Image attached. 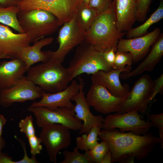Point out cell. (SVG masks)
Wrapping results in <instances>:
<instances>
[{"label":"cell","instance_id":"cell-5","mask_svg":"<svg viewBox=\"0 0 163 163\" xmlns=\"http://www.w3.org/2000/svg\"><path fill=\"white\" fill-rule=\"evenodd\" d=\"M103 52L85 41L78 45L67 68L72 80L83 73L92 75L100 70L113 69L104 60Z\"/></svg>","mask_w":163,"mask_h":163},{"label":"cell","instance_id":"cell-19","mask_svg":"<svg viewBox=\"0 0 163 163\" xmlns=\"http://www.w3.org/2000/svg\"><path fill=\"white\" fill-rule=\"evenodd\" d=\"M112 7L118 29L124 32L132 28L136 21V0H113Z\"/></svg>","mask_w":163,"mask_h":163},{"label":"cell","instance_id":"cell-32","mask_svg":"<svg viewBox=\"0 0 163 163\" xmlns=\"http://www.w3.org/2000/svg\"><path fill=\"white\" fill-rule=\"evenodd\" d=\"M148 117L152 126L158 130L161 149L163 148V113L149 115Z\"/></svg>","mask_w":163,"mask_h":163},{"label":"cell","instance_id":"cell-15","mask_svg":"<svg viewBox=\"0 0 163 163\" xmlns=\"http://www.w3.org/2000/svg\"><path fill=\"white\" fill-rule=\"evenodd\" d=\"M79 80L81 85L80 90L72 97V101L75 103L74 109L75 117L83 122L79 134H87L94 126L102 128L104 118L101 115L95 116L91 112L83 91V80L80 77Z\"/></svg>","mask_w":163,"mask_h":163},{"label":"cell","instance_id":"cell-36","mask_svg":"<svg viewBox=\"0 0 163 163\" xmlns=\"http://www.w3.org/2000/svg\"><path fill=\"white\" fill-rule=\"evenodd\" d=\"M154 82V84L150 99L151 101L158 93H161L163 90V74L162 73Z\"/></svg>","mask_w":163,"mask_h":163},{"label":"cell","instance_id":"cell-9","mask_svg":"<svg viewBox=\"0 0 163 163\" xmlns=\"http://www.w3.org/2000/svg\"><path fill=\"white\" fill-rule=\"evenodd\" d=\"M154 84V81L149 75H142L129 91L117 113H122L134 111L141 113H145L151 101Z\"/></svg>","mask_w":163,"mask_h":163},{"label":"cell","instance_id":"cell-27","mask_svg":"<svg viewBox=\"0 0 163 163\" xmlns=\"http://www.w3.org/2000/svg\"><path fill=\"white\" fill-rule=\"evenodd\" d=\"M78 149L75 147L72 151H64L62 154L64 160L60 163H91L85 152L82 154L79 151Z\"/></svg>","mask_w":163,"mask_h":163},{"label":"cell","instance_id":"cell-37","mask_svg":"<svg viewBox=\"0 0 163 163\" xmlns=\"http://www.w3.org/2000/svg\"><path fill=\"white\" fill-rule=\"evenodd\" d=\"M18 141L21 145L24 150V155L23 158L21 160L15 161L14 163H38L36 158H29L27 154L26 148L25 143L21 139H18Z\"/></svg>","mask_w":163,"mask_h":163},{"label":"cell","instance_id":"cell-28","mask_svg":"<svg viewBox=\"0 0 163 163\" xmlns=\"http://www.w3.org/2000/svg\"><path fill=\"white\" fill-rule=\"evenodd\" d=\"M109 150L105 142L102 141L98 143L93 148L85 151L91 163H101L104 155Z\"/></svg>","mask_w":163,"mask_h":163},{"label":"cell","instance_id":"cell-8","mask_svg":"<svg viewBox=\"0 0 163 163\" xmlns=\"http://www.w3.org/2000/svg\"><path fill=\"white\" fill-rule=\"evenodd\" d=\"M27 110L33 113L37 125L40 128L50 124H59L73 131L81 128L82 121L76 118L74 110L66 107H59L51 110L41 106H30Z\"/></svg>","mask_w":163,"mask_h":163},{"label":"cell","instance_id":"cell-11","mask_svg":"<svg viewBox=\"0 0 163 163\" xmlns=\"http://www.w3.org/2000/svg\"><path fill=\"white\" fill-rule=\"evenodd\" d=\"M42 129L39 137L46 147L50 161L56 163L59 152L70 145V129L59 124H48Z\"/></svg>","mask_w":163,"mask_h":163},{"label":"cell","instance_id":"cell-35","mask_svg":"<svg viewBox=\"0 0 163 163\" xmlns=\"http://www.w3.org/2000/svg\"><path fill=\"white\" fill-rule=\"evenodd\" d=\"M116 51L117 47H113L106 49L103 52L104 60L107 64L112 68L114 63Z\"/></svg>","mask_w":163,"mask_h":163},{"label":"cell","instance_id":"cell-25","mask_svg":"<svg viewBox=\"0 0 163 163\" xmlns=\"http://www.w3.org/2000/svg\"><path fill=\"white\" fill-rule=\"evenodd\" d=\"M75 14L79 24L86 32L99 14L88 5L81 1Z\"/></svg>","mask_w":163,"mask_h":163},{"label":"cell","instance_id":"cell-43","mask_svg":"<svg viewBox=\"0 0 163 163\" xmlns=\"http://www.w3.org/2000/svg\"><path fill=\"white\" fill-rule=\"evenodd\" d=\"M90 0H81L82 2L87 5H88Z\"/></svg>","mask_w":163,"mask_h":163},{"label":"cell","instance_id":"cell-14","mask_svg":"<svg viewBox=\"0 0 163 163\" xmlns=\"http://www.w3.org/2000/svg\"><path fill=\"white\" fill-rule=\"evenodd\" d=\"M160 34V29L157 27L151 32L140 37L128 39L121 38L117 44V51L129 53L133 63H137L145 57Z\"/></svg>","mask_w":163,"mask_h":163},{"label":"cell","instance_id":"cell-24","mask_svg":"<svg viewBox=\"0 0 163 163\" xmlns=\"http://www.w3.org/2000/svg\"><path fill=\"white\" fill-rule=\"evenodd\" d=\"M20 10L17 5L0 7V23L12 28L19 33H25L17 18V14Z\"/></svg>","mask_w":163,"mask_h":163},{"label":"cell","instance_id":"cell-42","mask_svg":"<svg viewBox=\"0 0 163 163\" xmlns=\"http://www.w3.org/2000/svg\"><path fill=\"white\" fill-rule=\"evenodd\" d=\"M5 140L2 137H0V154L1 153L2 149L6 145Z\"/></svg>","mask_w":163,"mask_h":163},{"label":"cell","instance_id":"cell-3","mask_svg":"<svg viewBox=\"0 0 163 163\" xmlns=\"http://www.w3.org/2000/svg\"><path fill=\"white\" fill-rule=\"evenodd\" d=\"M124 32L118 28L112 7L99 14L86 32L85 41L94 46L103 52L105 50L117 47Z\"/></svg>","mask_w":163,"mask_h":163},{"label":"cell","instance_id":"cell-26","mask_svg":"<svg viewBox=\"0 0 163 163\" xmlns=\"http://www.w3.org/2000/svg\"><path fill=\"white\" fill-rule=\"evenodd\" d=\"M101 128L94 126L88 134L84 133L76 138V147L81 150L87 151L94 147L98 143V134Z\"/></svg>","mask_w":163,"mask_h":163},{"label":"cell","instance_id":"cell-7","mask_svg":"<svg viewBox=\"0 0 163 163\" xmlns=\"http://www.w3.org/2000/svg\"><path fill=\"white\" fill-rule=\"evenodd\" d=\"M81 0H19L20 11L35 9L48 11L56 16L60 26L70 20L75 14Z\"/></svg>","mask_w":163,"mask_h":163},{"label":"cell","instance_id":"cell-39","mask_svg":"<svg viewBox=\"0 0 163 163\" xmlns=\"http://www.w3.org/2000/svg\"><path fill=\"white\" fill-rule=\"evenodd\" d=\"M11 157L4 153L0 154V163H14Z\"/></svg>","mask_w":163,"mask_h":163},{"label":"cell","instance_id":"cell-29","mask_svg":"<svg viewBox=\"0 0 163 163\" xmlns=\"http://www.w3.org/2000/svg\"><path fill=\"white\" fill-rule=\"evenodd\" d=\"M133 63V59L129 53L117 51L112 68L114 69H123L126 65L131 66Z\"/></svg>","mask_w":163,"mask_h":163},{"label":"cell","instance_id":"cell-30","mask_svg":"<svg viewBox=\"0 0 163 163\" xmlns=\"http://www.w3.org/2000/svg\"><path fill=\"white\" fill-rule=\"evenodd\" d=\"M33 121L32 117L30 115L21 119L19 122L18 127L20 131L24 133L27 138L36 135Z\"/></svg>","mask_w":163,"mask_h":163},{"label":"cell","instance_id":"cell-16","mask_svg":"<svg viewBox=\"0 0 163 163\" xmlns=\"http://www.w3.org/2000/svg\"><path fill=\"white\" fill-rule=\"evenodd\" d=\"M80 84L75 80L65 89L55 93H48L43 91L41 99L38 101L33 102L30 106H41L53 110L59 107H66L74 110L75 105L72 98L80 89Z\"/></svg>","mask_w":163,"mask_h":163},{"label":"cell","instance_id":"cell-40","mask_svg":"<svg viewBox=\"0 0 163 163\" xmlns=\"http://www.w3.org/2000/svg\"><path fill=\"white\" fill-rule=\"evenodd\" d=\"M112 163V155L110 150L104 155L101 163Z\"/></svg>","mask_w":163,"mask_h":163},{"label":"cell","instance_id":"cell-12","mask_svg":"<svg viewBox=\"0 0 163 163\" xmlns=\"http://www.w3.org/2000/svg\"><path fill=\"white\" fill-rule=\"evenodd\" d=\"M152 126L150 122L142 120L139 113L134 111L108 115L104 118L102 128H118L121 132L129 131L142 135L148 133Z\"/></svg>","mask_w":163,"mask_h":163},{"label":"cell","instance_id":"cell-2","mask_svg":"<svg viewBox=\"0 0 163 163\" xmlns=\"http://www.w3.org/2000/svg\"><path fill=\"white\" fill-rule=\"evenodd\" d=\"M26 77L44 91L51 93L65 89L72 80L67 68L51 59L30 67Z\"/></svg>","mask_w":163,"mask_h":163},{"label":"cell","instance_id":"cell-38","mask_svg":"<svg viewBox=\"0 0 163 163\" xmlns=\"http://www.w3.org/2000/svg\"><path fill=\"white\" fill-rule=\"evenodd\" d=\"M19 0H0V7H6L17 5Z\"/></svg>","mask_w":163,"mask_h":163},{"label":"cell","instance_id":"cell-33","mask_svg":"<svg viewBox=\"0 0 163 163\" xmlns=\"http://www.w3.org/2000/svg\"><path fill=\"white\" fill-rule=\"evenodd\" d=\"M113 1V0H90L88 6L99 14L110 8Z\"/></svg>","mask_w":163,"mask_h":163},{"label":"cell","instance_id":"cell-41","mask_svg":"<svg viewBox=\"0 0 163 163\" xmlns=\"http://www.w3.org/2000/svg\"><path fill=\"white\" fill-rule=\"evenodd\" d=\"M7 120L4 117V116L0 114V137H2V129L3 126L6 123Z\"/></svg>","mask_w":163,"mask_h":163},{"label":"cell","instance_id":"cell-10","mask_svg":"<svg viewBox=\"0 0 163 163\" xmlns=\"http://www.w3.org/2000/svg\"><path fill=\"white\" fill-rule=\"evenodd\" d=\"M44 91L24 76L9 88L0 89V105L8 108L16 102H24L41 98Z\"/></svg>","mask_w":163,"mask_h":163},{"label":"cell","instance_id":"cell-18","mask_svg":"<svg viewBox=\"0 0 163 163\" xmlns=\"http://www.w3.org/2000/svg\"><path fill=\"white\" fill-rule=\"evenodd\" d=\"M131 66H127L123 69H113L108 72L99 71L92 75V83L101 85L105 87L112 94L118 97H125L129 91L127 84L122 85L120 80V75L123 72L130 71Z\"/></svg>","mask_w":163,"mask_h":163},{"label":"cell","instance_id":"cell-22","mask_svg":"<svg viewBox=\"0 0 163 163\" xmlns=\"http://www.w3.org/2000/svg\"><path fill=\"white\" fill-rule=\"evenodd\" d=\"M153 45L145 59L133 70L121 73L120 78L126 80L139 75L145 71H152L155 66L159 62L163 55V33L161 34L158 39Z\"/></svg>","mask_w":163,"mask_h":163},{"label":"cell","instance_id":"cell-13","mask_svg":"<svg viewBox=\"0 0 163 163\" xmlns=\"http://www.w3.org/2000/svg\"><path fill=\"white\" fill-rule=\"evenodd\" d=\"M126 97L115 96L104 86L92 83L86 98L90 107H92L97 112L106 114L118 111Z\"/></svg>","mask_w":163,"mask_h":163},{"label":"cell","instance_id":"cell-1","mask_svg":"<svg viewBox=\"0 0 163 163\" xmlns=\"http://www.w3.org/2000/svg\"><path fill=\"white\" fill-rule=\"evenodd\" d=\"M98 137L107 144L112 162L131 163L135 159H144L156 144L161 143L160 138L152 133L139 135L131 132H121L116 128L101 130Z\"/></svg>","mask_w":163,"mask_h":163},{"label":"cell","instance_id":"cell-6","mask_svg":"<svg viewBox=\"0 0 163 163\" xmlns=\"http://www.w3.org/2000/svg\"><path fill=\"white\" fill-rule=\"evenodd\" d=\"M59 32L57 40L59 46L55 51H46L50 59L62 63L69 53L85 40L86 32L78 23L75 14L64 23Z\"/></svg>","mask_w":163,"mask_h":163},{"label":"cell","instance_id":"cell-34","mask_svg":"<svg viewBox=\"0 0 163 163\" xmlns=\"http://www.w3.org/2000/svg\"><path fill=\"white\" fill-rule=\"evenodd\" d=\"M30 144L32 157L36 158V155L40 153L42 149V146L40 144L41 140L39 137L36 135L27 138Z\"/></svg>","mask_w":163,"mask_h":163},{"label":"cell","instance_id":"cell-20","mask_svg":"<svg viewBox=\"0 0 163 163\" xmlns=\"http://www.w3.org/2000/svg\"><path fill=\"white\" fill-rule=\"evenodd\" d=\"M28 69L25 63L17 57L0 62V89L11 86L23 78Z\"/></svg>","mask_w":163,"mask_h":163},{"label":"cell","instance_id":"cell-17","mask_svg":"<svg viewBox=\"0 0 163 163\" xmlns=\"http://www.w3.org/2000/svg\"><path fill=\"white\" fill-rule=\"evenodd\" d=\"M30 43L26 34L15 33L8 26L0 24V59L16 57L22 48Z\"/></svg>","mask_w":163,"mask_h":163},{"label":"cell","instance_id":"cell-4","mask_svg":"<svg viewBox=\"0 0 163 163\" xmlns=\"http://www.w3.org/2000/svg\"><path fill=\"white\" fill-rule=\"evenodd\" d=\"M17 16L19 24L30 43L53 34L60 26L56 16L42 9L20 10Z\"/></svg>","mask_w":163,"mask_h":163},{"label":"cell","instance_id":"cell-21","mask_svg":"<svg viewBox=\"0 0 163 163\" xmlns=\"http://www.w3.org/2000/svg\"><path fill=\"white\" fill-rule=\"evenodd\" d=\"M54 38L52 37H43L33 42V45L22 48L17 53L16 57L22 60L28 70L34 64L39 62H45L50 59L46 51H42L44 46L52 43Z\"/></svg>","mask_w":163,"mask_h":163},{"label":"cell","instance_id":"cell-31","mask_svg":"<svg viewBox=\"0 0 163 163\" xmlns=\"http://www.w3.org/2000/svg\"><path fill=\"white\" fill-rule=\"evenodd\" d=\"M152 0H136V21L142 22L145 20Z\"/></svg>","mask_w":163,"mask_h":163},{"label":"cell","instance_id":"cell-23","mask_svg":"<svg viewBox=\"0 0 163 163\" xmlns=\"http://www.w3.org/2000/svg\"><path fill=\"white\" fill-rule=\"evenodd\" d=\"M163 18V0H160L158 7L146 21L140 26L136 28H132L127 31V37L131 38L145 34L152 25L158 22Z\"/></svg>","mask_w":163,"mask_h":163}]
</instances>
